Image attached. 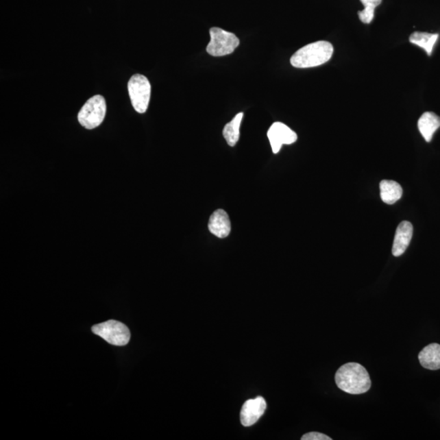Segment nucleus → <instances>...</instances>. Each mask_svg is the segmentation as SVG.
<instances>
[{
    "instance_id": "8",
    "label": "nucleus",
    "mask_w": 440,
    "mask_h": 440,
    "mask_svg": "<svg viewBox=\"0 0 440 440\" xmlns=\"http://www.w3.org/2000/svg\"><path fill=\"white\" fill-rule=\"evenodd\" d=\"M267 408L266 401L262 397L245 401L241 411V422L244 426L256 424L264 415Z\"/></svg>"
},
{
    "instance_id": "15",
    "label": "nucleus",
    "mask_w": 440,
    "mask_h": 440,
    "mask_svg": "<svg viewBox=\"0 0 440 440\" xmlns=\"http://www.w3.org/2000/svg\"><path fill=\"white\" fill-rule=\"evenodd\" d=\"M243 119V113L237 114L235 118L225 125L223 130V136L228 145L234 147L240 138V127Z\"/></svg>"
},
{
    "instance_id": "5",
    "label": "nucleus",
    "mask_w": 440,
    "mask_h": 440,
    "mask_svg": "<svg viewBox=\"0 0 440 440\" xmlns=\"http://www.w3.org/2000/svg\"><path fill=\"white\" fill-rule=\"evenodd\" d=\"M93 333L100 336L114 346H126L131 339L130 330L124 323L117 321H108L92 328Z\"/></svg>"
},
{
    "instance_id": "14",
    "label": "nucleus",
    "mask_w": 440,
    "mask_h": 440,
    "mask_svg": "<svg viewBox=\"0 0 440 440\" xmlns=\"http://www.w3.org/2000/svg\"><path fill=\"white\" fill-rule=\"evenodd\" d=\"M439 38L438 34H430L426 32H414L409 37L411 44L421 47L427 55L432 54L434 46L437 44Z\"/></svg>"
},
{
    "instance_id": "13",
    "label": "nucleus",
    "mask_w": 440,
    "mask_h": 440,
    "mask_svg": "<svg viewBox=\"0 0 440 440\" xmlns=\"http://www.w3.org/2000/svg\"><path fill=\"white\" fill-rule=\"evenodd\" d=\"M403 195L400 184L393 180H382L380 183V196L383 202L393 205Z\"/></svg>"
},
{
    "instance_id": "10",
    "label": "nucleus",
    "mask_w": 440,
    "mask_h": 440,
    "mask_svg": "<svg viewBox=\"0 0 440 440\" xmlns=\"http://www.w3.org/2000/svg\"><path fill=\"white\" fill-rule=\"evenodd\" d=\"M208 228L211 234L219 239H225L230 235L231 222L226 211L222 209L215 210L209 219Z\"/></svg>"
},
{
    "instance_id": "17",
    "label": "nucleus",
    "mask_w": 440,
    "mask_h": 440,
    "mask_svg": "<svg viewBox=\"0 0 440 440\" xmlns=\"http://www.w3.org/2000/svg\"><path fill=\"white\" fill-rule=\"evenodd\" d=\"M302 440H331L327 435L320 432H309L303 435Z\"/></svg>"
},
{
    "instance_id": "6",
    "label": "nucleus",
    "mask_w": 440,
    "mask_h": 440,
    "mask_svg": "<svg viewBox=\"0 0 440 440\" xmlns=\"http://www.w3.org/2000/svg\"><path fill=\"white\" fill-rule=\"evenodd\" d=\"M128 92L134 109L138 113H145L148 110L151 96L149 80L142 75H133L129 80Z\"/></svg>"
},
{
    "instance_id": "7",
    "label": "nucleus",
    "mask_w": 440,
    "mask_h": 440,
    "mask_svg": "<svg viewBox=\"0 0 440 440\" xmlns=\"http://www.w3.org/2000/svg\"><path fill=\"white\" fill-rule=\"evenodd\" d=\"M267 137L274 154H278L283 145L293 144L297 139V134L282 123L271 125Z\"/></svg>"
},
{
    "instance_id": "3",
    "label": "nucleus",
    "mask_w": 440,
    "mask_h": 440,
    "mask_svg": "<svg viewBox=\"0 0 440 440\" xmlns=\"http://www.w3.org/2000/svg\"><path fill=\"white\" fill-rule=\"evenodd\" d=\"M106 114V102L101 95H97L82 107L77 119L80 123L88 130L100 126Z\"/></svg>"
},
{
    "instance_id": "11",
    "label": "nucleus",
    "mask_w": 440,
    "mask_h": 440,
    "mask_svg": "<svg viewBox=\"0 0 440 440\" xmlns=\"http://www.w3.org/2000/svg\"><path fill=\"white\" fill-rule=\"evenodd\" d=\"M418 129L426 142H430L435 132L440 127V118L432 112H426L417 123Z\"/></svg>"
},
{
    "instance_id": "4",
    "label": "nucleus",
    "mask_w": 440,
    "mask_h": 440,
    "mask_svg": "<svg viewBox=\"0 0 440 440\" xmlns=\"http://www.w3.org/2000/svg\"><path fill=\"white\" fill-rule=\"evenodd\" d=\"M210 41L206 51L213 57H223L235 51L240 45L239 38L234 34L218 27L210 29Z\"/></svg>"
},
{
    "instance_id": "2",
    "label": "nucleus",
    "mask_w": 440,
    "mask_h": 440,
    "mask_svg": "<svg viewBox=\"0 0 440 440\" xmlns=\"http://www.w3.org/2000/svg\"><path fill=\"white\" fill-rule=\"evenodd\" d=\"M333 53L334 47L330 42H315L297 50L292 56L291 63L295 68L317 67L329 62Z\"/></svg>"
},
{
    "instance_id": "12",
    "label": "nucleus",
    "mask_w": 440,
    "mask_h": 440,
    "mask_svg": "<svg viewBox=\"0 0 440 440\" xmlns=\"http://www.w3.org/2000/svg\"><path fill=\"white\" fill-rule=\"evenodd\" d=\"M420 364L425 369L437 370L440 369V345L432 343L428 345L418 356Z\"/></svg>"
},
{
    "instance_id": "1",
    "label": "nucleus",
    "mask_w": 440,
    "mask_h": 440,
    "mask_svg": "<svg viewBox=\"0 0 440 440\" xmlns=\"http://www.w3.org/2000/svg\"><path fill=\"white\" fill-rule=\"evenodd\" d=\"M339 389L352 395L365 393L371 387V379L364 366L347 363L341 366L335 374Z\"/></svg>"
},
{
    "instance_id": "16",
    "label": "nucleus",
    "mask_w": 440,
    "mask_h": 440,
    "mask_svg": "<svg viewBox=\"0 0 440 440\" xmlns=\"http://www.w3.org/2000/svg\"><path fill=\"white\" fill-rule=\"evenodd\" d=\"M365 6L363 10L358 12L360 20L365 24L372 23L374 19L375 8L380 5L382 0H360Z\"/></svg>"
},
{
    "instance_id": "9",
    "label": "nucleus",
    "mask_w": 440,
    "mask_h": 440,
    "mask_svg": "<svg viewBox=\"0 0 440 440\" xmlns=\"http://www.w3.org/2000/svg\"><path fill=\"white\" fill-rule=\"evenodd\" d=\"M413 234V227L411 222L403 221L397 227L395 236L392 247V254L395 257L402 256L411 243Z\"/></svg>"
}]
</instances>
